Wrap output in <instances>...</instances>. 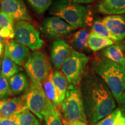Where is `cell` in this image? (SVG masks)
<instances>
[{
    "label": "cell",
    "mask_w": 125,
    "mask_h": 125,
    "mask_svg": "<svg viewBox=\"0 0 125 125\" xmlns=\"http://www.w3.org/2000/svg\"><path fill=\"white\" fill-rule=\"evenodd\" d=\"M53 71H52L49 76L46 78V79L42 83V86L43 90V92L47 97V98L57 106H60V101L57 94V90L54 85L53 81Z\"/></svg>",
    "instance_id": "20"
},
{
    "label": "cell",
    "mask_w": 125,
    "mask_h": 125,
    "mask_svg": "<svg viewBox=\"0 0 125 125\" xmlns=\"http://www.w3.org/2000/svg\"><path fill=\"white\" fill-rule=\"evenodd\" d=\"M73 49L70 45L62 39H59L53 42L51 48V60L56 69L62 68Z\"/></svg>",
    "instance_id": "12"
},
{
    "label": "cell",
    "mask_w": 125,
    "mask_h": 125,
    "mask_svg": "<svg viewBox=\"0 0 125 125\" xmlns=\"http://www.w3.org/2000/svg\"><path fill=\"white\" fill-rule=\"evenodd\" d=\"M19 125H40L34 114L28 109L19 113Z\"/></svg>",
    "instance_id": "27"
},
{
    "label": "cell",
    "mask_w": 125,
    "mask_h": 125,
    "mask_svg": "<svg viewBox=\"0 0 125 125\" xmlns=\"http://www.w3.org/2000/svg\"><path fill=\"white\" fill-rule=\"evenodd\" d=\"M121 110H122V109H121ZM122 112L123 116H124L125 121V110H122Z\"/></svg>",
    "instance_id": "36"
},
{
    "label": "cell",
    "mask_w": 125,
    "mask_h": 125,
    "mask_svg": "<svg viewBox=\"0 0 125 125\" xmlns=\"http://www.w3.org/2000/svg\"><path fill=\"white\" fill-rule=\"evenodd\" d=\"M2 37L1 34V29H0V56L2 53L3 52V43H2Z\"/></svg>",
    "instance_id": "35"
},
{
    "label": "cell",
    "mask_w": 125,
    "mask_h": 125,
    "mask_svg": "<svg viewBox=\"0 0 125 125\" xmlns=\"http://www.w3.org/2000/svg\"><path fill=\"white\" fill-rule=\"evenodd\" d=\"M27 109L22 97L0 100V116L6 118Z\"/></svg>",
    "instance_id": "13"
},
{
    "label": "cell",
    "mask_w": 125,
    "mask_h": 125,
    "mask_svg": "<svg viewBox=\"0 0 125 125\" xmlns=\"http://www.w3.org/2000/svg\"><path fill=\"white\" fill-rule=\"evenodd\" d=\"M120 106L121 107L122 110H125V90L124 93H123L121 103L120 104Z\"/></svg>",
    "instance_id": "34"
},
{
    "label": "cell",
    "mask_w": 125,
    "mask_h": 125,
    "mask_svg": "<svg viewBox=\"0 0 125 125\" xmlns=\"http://www.w3.org/2000/svg\"><path fill=\"white\" fill-rule=\"evenodd\" d=\"M4 55L21 66L24 65L30 55V52L27 47L15 41H12L5 46Z\"/></svg>",
    "instance_id": "11"
},
{
    "label": "cell",
    "mask_w": 125,
    "mask_h": 125,
    "mask_svg": "<svg viewBox=\"0 0 125 125\" xmlns=\"http://www.w3.org/2000/svg\"><path fill=\"white\" fill-rule=\"evenodd\" d=\"M101 55L125 67V55L119 45H112L106 47L101 51Z\"/></svg>",
    "instance_id": "18"
},
{
    "label": "cell",
    "mask_w": 125,
    "mask_h": 125,
    "mask_svg": "<svg viewBox=\"0 0 125 125\" xmlns=\"http://www.w3.org/2000/svg\"><path fill=\"white\" fill-rule=\"evenodd\" d=\"M114 125H125V118L123 115L122 112V110L118 114V116H116V118L115 119Z\"/></svg>",
    "instance_id": "31"
},
{
    "label": "cell",
    "mask_w": 125,
    "mask_h": 125,
    "mask_svg": "<svg viewBox=\"0 0 125 125\" xmlns=\"http://www.w3.org/2000/svg\"><path fill=\"white\" fill-rule=\"evenodd\" d=\"M16 40L32 51L40 49L44 42L41 38L40 33L31 23L28 21H19L15 25Z\"/></svg>",
    "instance_id": "8"
},
{
    "label": "cell",
    "mask_w": 125,
    "mask_h": 125,
    "mask_svg": "<svg viewBox=\"0 0 125 125\" xmlns=\"http://www.w3.org/2000/svg\"><path fill=\"white\" fill-rule=\"evenodd\" d=\"M62 122H63L64 125H87L86 123L83 122L78 121L74 122H68L65 119L62 118Z\"/></svg>",
    "instance_id": "32"
},
{
    "label": "cell",
    "mask_w": 125,
    "mask_h": 125,
    "mask_svg": "<svg viewBox=\"0 0 125 125\" xmlns=\"http://www.w3.org/2000/svg\"><path fill=\"white\" fill-rule=\"evenodd\" d=\"M88 62L89 58L86 54L73 49L61 68L68 83L74 85H80Z\"/></svg>",
    "instance_id": "6"
},
{
    "label": "cell",
    "mask_w": 125,
    "mask_h": 125,
    "mask_svg": "<svg viewBox=\"0 0 125 125\" xmlns=\"http://www.w3.org/2000/svg\"><path fill=\"white\" fill-rule=\"evenodd\" d=\"M23 71V68L12 61L5 55L3 56L1 73L2 76L9 79L14 75Z\"/></svg>",
    "instance_id": "23"
},
{
    "label": "cell",
    "mask_w": 125,
    "mask_h": 125,
    "mask_svg": "<svg viewBox=\"0 0 125 125\" xmlns=\"http://www.w3.org/2000/svg\"><path fill=\"white\" fill-rule=\"evenodd\" d=\"M49 13L64 20L75 29L90 26L93 21V13L90 7L70 0L54 1Z\"/></svg>",
    "instance_id": "3"
},
{
    "label": "cell",
    "mask_w": 125,
    "mask_h": 125,
    "mask_svg": "<svg viewBox=\"0 0 125 125\" xmlns=\"http://www.w3.org/2000/svg\"><path fill=\"white\" fill-rule=\"evenodd\" d=\"M89 33L86 29H82L74 34L72 39V45L76 49L83 51L89 48L88 40Z\"/></svg>",
    "instance_id": "24"
},
{
    "label": "cell",
    "mask_w": 125,
    "mask_h": 125,
    "mask_svg": "<svg viewBox=\"0 0 125 125\" xmlns=\"http://www.w3.org/2000/svg\"><path fill=\"white\" fill-rule=\"evenodd\" d=\"M0 125H19V114L2 118L0 121Z\"/></svg>",
    "instance_id": "30"
},
{
    "label": "cell",
    "mask_w": 125,
    "mask_h": 125,
    "mask_svg": "<svg viewBox=\"0 0 125 125\" xmlns=\"http://www.w3.org/2000/svg\"><path fill=\"white\" fill-rule=\"evenodd\" d=\"M22 97L27 108L40 120L43 119L45 112L53 103L45 95L42 84L32 81Z\"/></svg>",
    "instance_id": "5"
},
{
    "label": "cell",
    "mask_w": 125,
    "mask_h": 125,
    "mask_svg": "<svg viewBox=\"0 0 125 125\" xmlns=\"http://www.w3.org/2000/svg\"><path fill=\"white\" fill-rule=\"evenodd\" d=\"M92 31L104 38L109 39L114 42H118L119 40L113 35L102 20H97L92 25Z\"/></svg>",
    "instance_id": "26"
},
{
    "label": "cell",
    "mask_w": 125,
    "mask_h": 125,
    "mask_svg": "<svg viewBox=\"0 0 125 125\" xmlns=\"http://www.w3.org/2000/svg\"><path fill=\"white\" fill-rule=\"evenodd\" d=\"M12 94L18 95L26 92L29 87V79L24 73H19L9 79Z\"/></svg>",
    "instance_id": "16"
},
{
    "label": "cell",
    "mask_w": 125,
    "mask_h": 125,
    "mask_svg": "<svg viewBox=\"0 0 125 125\" xmlns=\"http://www.w3.org/2000/svg\"><path fill=\"white\" fill-rule=\"evenodd\" d=\"M112 45H114L113 41L101 37L93 31L89 34L88 46L92 51H99Z\"/></svg>",
    "instance_id": "21"
},
{
    "label": "cell",
    "mask_w": 125,
    "mask_h": 125,
    "mask_svg": "<svg viewBox=\"0 0 125 125\" xmlns=\"http://www.w3.org/2000/svg\"><path fill=\"white\" fill-rule=\"evenodd\" d=\"M14 21L11 17L0 9V29L3 38L10 40L15 36Z\"/></svg>",
    "instance_id": "17"
},
{
    "label": "cell",
    "mask_w": 125,
    "mask_h": 125,
    "mask_svg": "<svg viewBox=\"0 0 125 125\" xmlns=\"http://www.w3.org/2000/svg\"><path fill=\"white\" fill-rule=\"evenodd\" d=\"M12 92L9 85V81L5 77L0 76V99L2 100L12 96Z\"/></svg>",
    "instance_id": "28"
},
{
    "label": "cell",
    "mask_w": 125,
    "mask_h": 125,
    "mask_svg": "<svg viewBox=\"0 0 125 125\" xmlns=\"http://www.w3.org/2000/svg\"><path fill=\"white\" fill-rule=\"evenodd\" d=\"M35 13L39 15H43L50 9L54 0H26Z\"/></svg>",
    "instance_id": "25"
},
{
    "label": "cell",
    "mask_w": 125,
    "mask_h": 125,
    "mask_svg": "<svg viewBox=\"0 0 125 125\" xmlns=\"http://www.w3.org/2000/svg\"><path fill=\"white\" fill-rule=\"evenodd\" d=\"M91 68L104 81L120 105L125 90V67L98 55L92 61Z\"/></svg>",
    "instance_id": "2"
},
{
    "label": "cell",
    "mask_w": 125,
    "mask_h": 125,
    "mask_svg": "<svg viewBox=\"0 0 125 125\" xmlns=\"http://www.w3.org/2000/svg\"><path fill=\"white\" fill-rule=\"evenodd\" d=\"M0 9L17 21L32 20L23 0H2Z\"/></svg>",
    "instance_id": "10"
},
{
    "label": "cell",
    "mask_w": 125,
    "mask_h": 125,
    "mask_svg": "<svg viewBox=\"0 0 125 125\" xmlns=\"http://www.w3.org/2000/svg\"><path fill=\"white\" fill-rule=\"evenodd\" d=\"M24 67L31 81L41 84L52 71L46 56L39 51L30 54Z\"/></svg>",
    "instance_id": "7"
},
{
    "label": "cell",
    "mask_w": 125,
    "mask_h": 125,
    "mask_svg": "<svg viewBox=\"0 0 125 125\" xmlns=\"http://www.w3.org/2000/svg\"><path fill=\"white\" fill-rule=\"evenodd\" d=\"M2 117H1V116H0V121H1V120L2 119Z\"/></svg>",
    "instance_id": "37"
},
{
    "label": "cell",
    "mask_w": 125,
    "mask_h": 125,
    "mask_svg": "<svg viewBox=\"0 0 125 125\" xmlns=\"http://www.w3.org/2000/svg\"><path fill=\"white\" fill-rule=\"evenodd\" d=\"M110 32L119 41L125 39V18L122 15H108L102 19Z\"/></svg>",
    "instance_id": "14"
},
{
    "label": "cell",
    "mask_w": 125,
    "mask_h": 125,
    "mask_svg": "<svg viewBox=\"0 0 125 125\" xmlns=\"http://www.w3.org/2000/svg\"><path fill=\"white\" fill-rule=\"evenodd\" d=\"M71 2L79 4H86L93 2L96 0H70Z\"/></svg>",
    "instance_id": "33"
},
{
    "label": "cell",
    "mask_w": 125,
    "mask_h": 125,
    "mask_svg": "<svg viewBox=\"0 0 125 125\" xmlns=\"http://www.w3.org/2000/svg\"><path fill=\"white\" fill-rule=\"evenodd\" d=\"M53 81L57 90L60 101V105L65 99L67 90L68 89V81L65 76L60 72L57 70L54 71L53 75Z\"/></svg>",
    "instance_id": "19"
},
{
    "label": "cell",
    "mask_w": 125,
    "mask_h": 125,
    "mask_svg": "<svg viewBox=\"0 0 125 125\" xmlns=\"http://www.w3.org/2000/svg\"><path fill=\"white\" fill-rule=\"evenodd\" d=\"M46 125H64L62 116L58 106L52 103L44 114Z\"/></svg>",
    "instance_id": "22"
},
{
    "label": "cell",
    "mask_w": 125,
    "mask_h": 125,
    "mask_svg": "<svg viewBox=\"0 0 125 125\" xmlns=\"http://www.w3.org/2000/svg\"><path fill=\"white\" fill-rule=\"evenodd\" d=\"M79 87L89 124L100 121L115 110L116 102L112 93L104 81L92 70H86Z\"/></svg>",
    "instance_id": "1"
},
{
    "label": "cell",
    "mask_w": 125,
    "mask_h": 125,
    "mask_svg": "<svg viewBox=\"0 0 125 125\" xmlns=\"http://www.w3.org/2000/svg\"><path fill=\"white\" fill-rule=\"evenodd\" d=\"M97 9L103 14L121 15L125 13V0H102Z\"/></svg>",
    "instance_id": "15"
},
{
    "label": "cell",
    "mask_w": 125,
    "mask_h": 125,
    "mask_svg": "<svg viewBox=\"0 0 125 125\" xmlns=\"http://www.w3.org/2000/svg\"><path fill=\"white\" fill-rule=\"evenodd\" d=\"M2 1V0H0V4H1V2Z\"/></svg>",
    "instance_id": "39"
},
{
    "label": "cell",
    "mask_w": 125,
    "mask_h": 125,
    "mask_svg": "<svg viewBox=\"0 0 125 125\" xmlns=\"http://www.w3.org/2000/svg\"><path fill=\"white\" fill-rule=\"evenodd\" d=\"M121 111V109L116 108L108 116L102 119L100 121L93 123L92 125H114L118 114Z\"/></svg>",
    "instance_id": "29"
},
{
    "label": "cell",
    "mask_w": 125,
    "mask_h": 125,
    "mask_svg": "<svg viewBox=\"0 0 125 125\" xmlns=\"http://www.w3.org/2000/svg\"><path fill=\"white\" fill-rule=\"evenodd\" d=\"M1 74V68H0V74ZM0 76H1V75H0Z\"/></svg>",
    "instance_id": "38"
},
{
    "label": "cell",
    "mask_w": 125,
    "mask_h": 125,
    "mask_svg": "<svg viewBox=\"0 0 125 125\" xmlns=\"http://www.w3.org/2000/svg\"><path fill=\"white\" fill-rule=\"evenodd\" d=\"M41 29L47 35L57 40L69 35L76 29L64 20L56 16L45 18L42 23Z\"/></svg>",
    "instance_id": "9"
},
{
    "label": "cell",
    "mask_w": 125,
    "mask_h": 125,
    "mask_svg": "<svg viewBox=\"0 0 125 125\" xmlns=\"http://www.w3.org/2000/svg\"><path fill=\"white\" fill-rule=\"evenodd\" d=\"M60 107L62 118L68 122H87L80 87L78 85H68L65 99Z\"/></svg>",
    "instance_id": "4"
}]
</instances>
